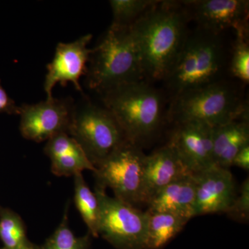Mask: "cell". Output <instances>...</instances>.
Here are the masks:
<instances>
[{
  "mask_svg": "<svg viewBox=\"0 0 249 249\" xmlns=\"http://www.w3.org/2000/svg\"><path fill=\"white\" fill-rule=\"evenodd\" d=\"M70 204L65 208L61 223L56 230L46 240L42 249H89L91 235L76 237L69 227L68 211Z\"/></svg>",
  "mask_w": 249,
  "mask_h": 249,
  "instance_id": "7402d4cb",
  "label": "cell"
},
{
  "mask_svg": "<svg viewBox=\"0 0 249 249\" xmlns=\"http://www.w3.org/2000/svg\"><path fill=\"white\" fill-rule=\"evenodd\" d=\"M104 107L119 123L126 139L142 147L167 119L165 93L146 80L118 87L101 94Z\"/></svg>",
  "mask_w": 249,
  "mask_h": 249,
  "instance_id": "3957f363",
  "label": "cell"
},
{
  "mask_svg": "<svg viewBox=\"0 0 249 249\" xmlns=\"http://www.w3.org/2000/svg\"><path fill=\"white\" fill-rule=\"evenodd\" d=\"M75 106L71 100L46 99L36 104L19 106V131L24 139L48 141L62 132L68 133Z\"/></svg>",
  "mask_w": 249,
  "mask_h": 249,
  "instance_id": "9c48e42d",
  "label": "cell"
},
{
  "mask_svg": "<svg viewBox=\"0 0 249 249\" xmlns=\"http://www.w3.org/2000/svg\"><path fill=\"white\" fill-rule=\"evenodd\" d=\"M182 1L191 22L215 34L249 25L248 0H188Z\"/></svg>",
  "mask_w": 249,
  "mask_h": 249,
  "instance_id": "8fae6325",
  "label": "cell"
},
{
  "mask_svg": "<svg viewBox=\"0 0 249 249\" xmlns=\"http://www.w3.org/2000/svg\"><path fill=\"white\" fill-rule=\"evenodd\" d=\"M68 134L95 167L127 141L110 111L89 101L75 106Z\"/></svg>",
  "mask_w": 249,
  "mask_h": 249,
  "instance_id": "8992f818",
  "label": "cell"
},
{
  "mask_svg": "<svg viewBox=\"0 0 249 249\" xmlns=\"http://www.w3.org/2000/svg\"><path fill=\"white\" fill-rule=\"evenodd\" d=\"M150 213H168L191 220L196 217L194 174L180 178L159 192L147 203Z\"/></svg>",
  "mask_w": 249,
  "mask_h": 249,
  "instance_id": "9a60e30c",
  "label": "cell"
},
{
  "mask_svg": "<svg viewBox=\"0 0 249 249\" xmlns=\"http://www.w3.org/2000/svg\"></svg>",
  "mask_w": 249,
  "mask_h": 249,
  "instance_id": "f1b7e54d",
  "label": "cell"
},
{
  "mask_svg": "<svg viewBox=\"0 0 249 249\" xmlns=\"http://www.w3.org/2000/svg\"><path fill=\"white\" fill-rule=\"evenodd\" d=\"M3 113L8 114H18L19 106H16L14 100L10 98L6 90L1 85L0 80V114Z\"/></svg>",
  "mask_w": 249,
  "mask_h": 249,
  "instance_id": "484cf974",
  "label": "cell"
},
{
  "mask_svg": "<svg viewBox=\"0 0 249 249\" xmlns=\"http://www.w3.org/2000/svg\"><path fill=\"white\" fill-rule=\"evenodd\" d=\"M191 22L181 1H156L130 28L146 81L162 82L176 61Z\"/></svg>",
  "mask_w": 249,
  "mask_h": 249,
  "instance_id": "6da1fadb",
  "label": "cell"
},
{
  "mask_svg": "<svg viewBox=\"0 0 249 249\" xmlns=\"http://www.w3.org/2000/svg\"><path fill=\"white\" fill-rule=\"evenodd\" d=\"M232 165L239 167L242 169L249 170V145L242 148L232 160Z\"/></svg>",
  "mask_w": 249,
  "mask_h": 249,
  "instance_id": "4316f807",
  "label": "cell"
},
{
  "mask_svg": "<svg viewBox=\"0 0 249 249\" xmlns=\"http://www.w3.org/2000/svg\"><path fill=\"white\" fill-rule=\"evenodd\" d=\"M249 119H240L213 127L214 165L229 169L234 157L249 145Z\"/></svg>",
  "mask_w": 249,
  "mask_h": 249,
  "instance_id": "2e32d148",
  "label": "cell"
},
{
  "mask_svg": "<svg viewBox=\"0 0 249 249\" xmlns=\"http://www.w3.org/2000/svg\"><path fill=\"white\" fill-rule=\"evenodd\" d=\"M99 206L98 235L117 249H145L147 213L106 193L96 184Z\"/></svg>",
  "mask_w": 249,
  "mask_h": 249,
  "instance_id": "52a82bcc",
  "label": "cell"
},
{
  "mask_svg": "<svg viewBox=\"0 0 249 249\" xmlns=\"http://www.w3.org/2000/svg\"><path fill=\"white\" fill-rule=\"evenodd\" d=\"M21 249H42V247L34 245V244L31 243L30 241H29L25 245L23 246Z\"/></svg>",
  "mask_w": 249,
  "mask_h": 249,
  "instance_id": "83f0119b",
  "label": "cell"
},
{
  "mask_svg": "<svg viewBox=\"0 0 249 249\" xmlns=\"http://www.w3.org/2000/svg\"><path fill=\"white\" fill-rule=\"evenodd\" d=\"M87 83L103 94L122 85L145 80L138 49L130 28L110 26L101 42L91 49Z\"/></svg>",
  "mask_w": 249,
  "mask_h": 249,
  "instance_id": "5b68a950",
  "label": "cell"
},
{
  "mask_svg": "<svg viewBox=\"0 0 249 249\" xmlns=\"http://www.w3.org/2000/svg\"><path fill=\"white\" fill-rule=\"evenodd\" d=\"M91 34L82 36L74 42H60L55 49L52 61L47 65L44 89L47 99L53 98V89L56 83L66 86L71 83L75 88L83 93L80 80L88 71V63L91 49L88 48Z\"/></svg>",
  "mask_w": 249,
  "mask_h": 249,
  "instance_id": "30bf717a",
  "label": "cell"
},
{
  "mask_svg": "<svg viewBox=\"0 0 249 249\" xmlns=\"http://www.w3.org/2000/svg\"><path fill=\"white\" fill-rule=\"evenodd\" d=\"M230 54L224 33L198 27L190 29L176 61L162 81L168 103L187 91L227 78Z\"/></svg>",
  "mask_w": 249,
  "mask_h": 249,
  "instance_id": "7a4b0ae2",
  "label": "cell"
},
{
  "mask_svg": "<svg viewBox=\"0 0 249 249\" xmlns=\"http://www.w3.org/2000/svg\"><path fill=\"white\" fill-rule=\"evenodd\" d=\"M235 39L231 48L229 75L245 85L249 83V25L235 30Z\"/></svg>",
  "mask_w": 249,
  "mask_h": 249,
  "instance_id": "d6986e66",
  "label": "cell"
},
{
  "mask_svg": "<svg viewBox=\"0 0 249 249\" xmlns=\"http://www.w3.org/2000/svg\"><path fill=\"white\" fill-rule=\"evenodd\" d=\"M227 214L235 220L247 222L249 219V180L246 179L241 186L240 195L236 196Z\"/></svg>",
  "mask_w": 249,
  "mask_h": 249,
  "instance_id": "d4e9b609",
  "label": "cell"
},
{
  "mask_svg": "<svg viewBox=\"0 0 249 249\" xmlns=\"http://www.w3.org/2000/svg\"><path fill=\"white\" fill-rule=\"evenodd\" d=\"M145 156L142 147L127 141L96 167V184L110 188L127 204H143Z\"/></svg>",
  "mask_w": 249,
  "mask_h": 249,
  "instance_id": "ba28073f",
  "label": "cell"
},
{
  "mask_svg": "<svg viewBox=\"0 0 249 249\" xmlns=\"http://www.w3.org/2000/svg\"><path fill=\"white\" fill-rule=\"evenodd\" d=\"M74 178V201L77 209L86 224L91 236L98 237L99 206L97 197L85 182L82 173Z\"/></svg>",
  "mask_w": 249,
  "mask_h": 249,
  "instance_id": "ac0fdd59",
  "label": "cell"
},
{
  "mask_svg": "<svg viewBox=\"0 0 249 249\" xmlns=\"http://www.w3.org/2000/svg\"><path fill=\"white\" fill-rule=\"evenodd\" d=\"M169 143L192 173L214 166L213 127L196 122L175 124Z\"/></svg>",
  "mask_w": 249,
  "mask_h": 249,
  "instance_id": "7c38bea8",
  "label": "cell"
},
{
  "mask_svg": "<svg viewBox=\"0 0 249 249\" xmlns=\"http://www.w3.org/2000/svg\"><path fill=\"white\" fill-rule=\"evenodd\" d=\"M0 240L1 249H21L29 241L22 218L11 210L0 208Z\"/></svg>",
  "mask_w": 249,
  "mask_h": 249,
  "instance_id": "ffe728a7",
  "label": "cell"
},
{
  "mask_svg": "<svg viewBox=\"0 0 249 249\" xmlns=\"http://www.w3.org/2000/svg\"><path fill=\"white\" fill-rule=\"evenodd\" d=\"M45 153L50 160L62 156H87L79 143L67 132H62L49 139Z\"/></svg>",
  "mask_w": 249,
  "mask_h": 249,
  "instance_id": "cb8c5ba5",
  "label": "cell"
},
{
  "mask_svg": "<svg viewBox=\"0 0 249 249\" xmlns=\"http://www.w3.org/2000/svg\"><path fill=\"white\" fill-rule=\"evenodd\" d=\"M157 1V0H156ZM155 0H111L113 20L111 25L129 28L156 2Z\"/></svg>",
  "mask_w": 249,
  "mask_h": 249,
  "instance_id": "44dd1931",
  "label": "cell"
},
{
  "mask_svg": "<svg viewBox=\"0 0 249 249\" xmlns=\"http://www.w3.org/2000/svg\"><path fill=\"white\" fill-rule=\"evenodd\" d=\"M51 161L52 173L58 177H73L85 170L96 171L87 156H62L51 159Z\"/></svg>",
  "mask_w": 249,
  "mask_h": 249,
  "instance_id": "603a6c76",
  "label": "cell"
},
{
  "mask_svg": "<svg viewBox=\"0 0 249 249\" xmlns=\"http://www.w3.org/2000/svg\"><path fill=\"white\" fill-rule=\"evenodd\" d=\"M193 174L169 142L145 156L143 204H147L155 195L170 183Z\"/></svg>",
  "mask_w": 249,
  "mask_h": 249,
  "instance_id": "5bb4252c",
  "label": "cell"
},
{
  "mask_svg": "<svg viewBox=\"0 0 249 249\" xmlns=\"http://www.w3.org/2000/svg\"><path fill=\"white\" fill-rule=\"evenodd\" d=\"M196 214L227 213L236 196L233 177L227 168L214 166L194 174Z\"/></svg>",
  "mask_w": 249,
  "mask_h": 249,
  "instance_id": "4fadbf2b",
  "label": "cell"
},
{
  "mask_svg": "<svg viewBox=\"0 0 249 249\" xmlns=\"http://www.w3.org/2000/svg\"><path fill=\"white\" fill-rule=\"evenodd\" d=\"M147 213L145 249H161L182 231L189 219L168 213Z\"/></svg>",
  "mask_w": 249,
  "mask_h": 249,
  "instance_id": "e0dca14e",
  "label": "cell"
},
{
  "mask_svg": "<svg viewBox=\"0 0 249 249\" xmlns=\"http://www.w3.org/2000/svg\"><path fill=\"white\" fill-rule=\"evenodd\" d=\"M244 86L227 78L187 91L168 103L167 119L174 124L196 122L214 127L249 119Z\"/></svg>",
  "mask_w": 249,
  "mask_h": 249,
  "instance_id": "277c9868",
  "label": "cell"
}]
</instances>
